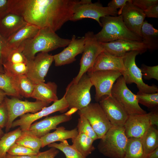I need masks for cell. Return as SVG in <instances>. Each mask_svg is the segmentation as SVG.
<instances>
[{"mask_svg":"<svg viewBox=\"0 0 158 158\" xmlns=\"http://www.w3.org/2000/svg\"><path fill=\"white\" fill-rule=\"evenodd\" d=\"M8 11L40 29L49 28L54 32L63 14L58 0H8Z\"/></svg>","mask_w":158,"mask_h":158,"instance_id":"6da1fadb","label":"cell"},{"mask_svg":"<svg viewBox=\"0 0 158 158\" xmlns=\"http://www.w3.org/2000/svg\"><path fill=\"white\" fill-rule=\"evenodd\" d=\"M71 39L61 37L49 28L40 29L33 38L28 40L19 47L28 60L33 59L36 54L40 52H46L59 48L67 46Z\"/></svg>","mask_w":158,"mask_h":158,"instance_id":"7a4b0ae2","label":"cell"},{"mask_svg":"<svg viewBox=\"0 0 158 158\" xmlns=\"http://www.w3.org/2000/svg\"><path fill=\"white\" fill-rule=\"evenodd\" d=\"M102 28L95 34L99 42H108L119 39L131 40L142 42L140 36L129 30L125 25L121 15L101 18Z\"/></svg>","mask_w":158,"mask_h":158,"instance_id":"3957f363","label":"cell"},{"mask_svg":"<svg viewBox=\"0 0 158 158\" xmlns=\"http://www.w3.org/2000/svg\"><path fill=\"white\" fill-rule=\"evenodd\" d=\"M128 140L123 127L112 126L100 139L97 149L100 153L109 158H123Z\"/></svg>","mask_w":158,"mask_h":158,"instance_id":"277c9868","label":"cell"},{"mask_svg":"<svg viewBox=\"0 0 158 158\" xmlns=\"http://www.w3.org/2000/svg\"><path fill=\"white\" fill-rule=\"evenodd\" d=\"M92 86L89 76L86 73L82 75L78 83H74L71 81L66 88L64 95L68 108L79 110L90 103V90Z\"/></svg>","mask_w":158,"mask_h":158,"instance_id":"5b68a950","label":"cell"},{"mask_svg":"<svg viewBox=\"0 0 158 158\" xmlns=\"http://www.w3.org/2000/svg\"><path fill=\"white\" fill-rule=\"evenodd\" d=\"M139 54L141 53L139 51H131L123 57L125 70L121 72L122 76L126 84H135L140 92L147 93L158 92L157 86L149 85L143 81L141 70L135 61L136 56Z\"/></svg>","mask_w":158,"mask_h":158,"instance_id":"8992f818","label":"cell"},{"mask_svg":"<svg viewBox=\"0 0 158 158\" xmlns=\"http://www.w3.org/2000/svg\"><path fill=\"white\" fill-rule=\"evenodd\" d=\"M111 95L128 115L147 113L139 106L136 95L128 89L122 76L113 85Z\"/></svg>","mask_w":158,"mask_h":158,"instance_id":"52a82bcc","label":"cell"},{"mask_svg":"<svg viewBox=\"0 0 158 158\" xmlns=\"http://www.w3.org/2000/svg\"><path fill=\"white\" fill-rule=\"evenodd\" d=\"M117 15V10L110 6L104 7L100 3H92L91 0H81L75 7L70 20L75 21L85 18H90L96 20L102 27L100 20L101 18Z\"/></svg>","mask_w":158,"mask_h":158,"instance_id":"ba28073f","label":"cell"},{"mask_svg":"<svg viewBox=\"0 0 158 158\" xmlns=\"http://www.w3.org/2000/svg\"><path fill=\"white\" fill-rule=\"evenodd\" d=\"M84 37V49L80 60V69L78 75L71 81L74 83L78 82L82 75L93 66L98 55L104 51L93 32H87Z\"/></svg>","mask_w":158,"mask_h":158,"instance_id":"9c48e42d","label":"cell"},{"mask_svg":"<svg viewBox=\"0 0 158 158\" xmlns=\"http://www.w3.org/2000/svg\"><path fill=\"white\" fill-rule=\"evenodd\" d=\"M4 101L8 111V120L5 130L8 132L11 128L13 122L17 117L29 112L36 113L47 107L48 103L38 100L35 102L23 101L19 98L6 97Z\"/></svg>","mask_w":158,"mask_h":158,"instance_id":"30bf717a","label":"cell"},{"mask_svg":"<svg viewBox=\"0 0 158 158\" xmlns=\"http://www.w3.org/2000/svg\"><path fill=\"white\" fill-rule=\"evenodd\" d=\"M91 82L95 88V99L99 102L106 95L111 96V90L115 82L122 76L120 72L112 71L87 72Z\"/></svg>","mask_w":158,"mask_h":158,"instance_id":"8fae6325","label":"cell"},{"mask_svg":"<svg viewBox=\"0 0 158 158\" xmlns=\"http://www.w3.org/2000/svg\"><path fill=\"white\" fill-rule=\"evenodd\" d=\"M78 114L87 119L99 139L103 137L112 126L98 102L90 103L85 107L78 110Z\"/></svg>","mask_w":158,"mask_h":158,"instance_id":"7c38bea8","label":"cell"},{"mask_svg":"<svg viewBox=\"0 0 158 158\" xmlns=\"http://www.w3.org/2000/svg\"><path fill=\"white\" fill-rule=\"evenodd\" d=\"M68 107L64 95L61 99L53 102L50 106L45 107L38 112L28 113L20 116L19 119L13 122L11 127L19 126L22 131L29 130L31 125L35 121L57 111L63 113L67 110Z\"/></svg>","mask_w":158,"mask_h":158,"instance_id":"4fadbf2b","label":"cell"},{"mask_svg":"<svg viewBox=\"0 0 158 158\" xmlns=\"http://www.w3.org/2000/svg\"><path fill=\"white\" fill-rule=\"evenodd\" d=\"M54 61L53 55L46 52H40L32 59L28 60L26 74L35 85L44 82V78Z\"/></svg>","mask_w":158,"mask_h":158,"instance_id":"5bb4252c","label":"cell"},{"mask_svg":"<svg viewBox=\"0 0 158 158\" xmlns=\"http://www.w3.org/2000/svg\"><path fill=\"white\" fill-rule=\"evenodd\" d=\"M120 15L126 27L141 37V28L146 17L144 11L134 5L132 0H129L118 11V15Z\"/></svg>","mask_w":158,"mask_h":158,"instance_id":"9a60e30c","label":"cell"},{"mask_svg":"<svg viewBox=\"0 0 158 158\" xmlns=\"http://www.w3.org/2000/svg\"><path fill=\"white\" fill-rule=\"evenodd\" d=\"M99 102L112 126H124L129 115L112 96H105Z\"/></svg>","mask_w":158,"mask_h":158,"instance_id":"2e32d148","label":"cell"},{"mask_svg":"<svg viewBox=\"0 0 158 158\" xmlns=\"http://www.w3.org/2000/svg\"><path fill=\"white\" fill-rule=\"evenodd\" d=\"M100 43L104 51L118 57H123L126 53L131 51H138L141 54L147 50L142 42L131 40L121 39Z\"/></svg>","mask_w":158,"mask_h":158,"instance_id":"e0dca14e","label":"cell"},{"mask_svg":"<svg viewBox=\"0 0 158 158\" xmlns=\"http://www.w3.org/2000/svg\"><path fill=\"white\" fill-rule=\"evenodd\" d=\"M84 47V36L77 37L75 35H73L67 47L61 52L53 55L55 65L60 66L73 63L76 60L77 55L83 53Z\"/></svg>","mask_w":158,"mask_h":158,"instance_id":"ac0fdd59","label":"cell"},{"mask_svg":"<svg viewBox=\"0 0 158 158\" xmlns=\"http://www.w3.org/2000/svg\"><path fill=\"white\" fill-rule=\"evenodd\" d=\"M151 126L149 112L129 115L123 127L128 138H141Z\"/></svg>","mask_w":158,"mask_h":158,"instance_id":"d6986e66","label":"cell"},{"mask_svg":"<svg viewBox=\"0 0 158 158\" xmlns=\"http://www.w3.org/2000/svg\"><path fill=\"white\" fill-rule=\"evenodd\" d=\"M72 115L66 113L59 115L47 117L43 120L32 124L29 130L35 135L41 137L49 133L52 130L56 129L61 123L67 122L72 118Z\"/></svg>","mask_w":158,"mask_h":158,"instance_id":"ffe728a7","label":"cell"},{"mask_svg":"<svg viewBox=\"0 0 158 158\" xmlns=\"http://www.w3.org/2000/svg\"><path fill=\"white\" fill-rule=\"evenodd\" d=\"M124 70L123 57L114 56L104 50L98 55L93 66L87 72L112 71L121 72Z\"/></svg>","mask_w":158,"mask_h":158,"instance_id":"44dd1931","label":"cell"},{"mask_svg":"<svg viewBox=\"0 0 158 158\" xmlns=\"http://www.w3.org/2000/svg\"><path fill=\"white\" fill-rule=\"evenodd\" d=\"M27 23L22 16L9 12L0 19V34L6 40Z\"/></svg>","mask_w":158,"mask_h":158,"instance_id":"7402d4cb","label":"cell"},{"mask_svg":"<svg viewBox=\"0 0 158 158\" xmlns=\"http://www.w3.org/2000/svg\"><path fill=\"white\" fill-rule=\"evenodd\" d=\"M57 88V85L54 82L39 83L35 85L31 97L49 104L58 100Z\"/></svg>","mask_w":158,"mask_h":158,"instance_id":"603a6c76","label":"cell"},{"mask_svg":"<svg viewBox=\"0 0 158 158\" xmlns=\"http://www.w3.org/2000/svg\"><path fill=\"white\" fill-rule=\"evenodd\" d=\"M40 29L35 25L28 23L6 40L8 48L10 50L18 48L24 41L34 37Z\"/></svg>","mask_w":158,"mask_h":158,"instance_id":"cb8c5ba5","label":"cell"},{"mask_svg":"<svg viewBox=\"0 0 158 158\" xmlns=\"http://www.w3.org/2000/svg\"><path fill=\"white\" fill-rule=\"evenodd\" d=\"M78 133L77 128L71 130H66L63 126L57 128L52 133H49L44 136L40 137L42 142V148L56 141L61 142L68 139H72Z\"/></svg>","mask_w":158,"mask_h":158,"instance_id":"d4e9b609","label":"cell"},{"mask_svg":"<svg viewBox=\"0 0 158 158\" xmlns=\"http://www.w3.org/2000/svg\"><path fill=\"white\" fill-rule=\"evenodd\" d=\"M142 42L147 49L154 50L158 48V30L153 25L144 20L141 30Z\"/></svg>","mask_w":158,"mask_h":158,"instance_id":"484cf974","label":"cell"},{"mask_svg":"<svg viewBox=\"0 0 158 158\" xmlns=\"http://www.w3.org/2000/svg\"><path fill=\"white\" fill-rule=\"evenodd\" d=\"M71 140L72 145L85 157L91 154L95 149L93 145L94 141L91 138L84 134L78 133Z\"/></svg>","mask_w":158,"mask_h":158,"instance_id":"4316f807","label":"cell"},{"mask_svg":"<svg viewBox=\"0 0 158 158\" xmlns=\"http://www.w3.org/2000/svg\"><path fill=\"white\" fill-rule=\"evenodd\" d=\"M17 78L9 76L5 73H0V89L6 95L20 99L22 97L18 88Z\"/></svg>","mask_w":158,"mask_h":158,"instance_id":"83f0119b","label":"cell"},{"mask_svg":"<svg viewBox=\"0 0 158 158\" xmlns=\"http://www.w3.org/2000/svg\"><path fill=\"white\" fill-rule=\"evenodd\" d=\"M15 143L31 149L37 153L40 152L42 145L40 138L35 135L29 130L22 131Z\"/></svg>","mask_w":158,"mask_h":158,"instance_id":"f1b7e54d","label":"cell"},{"mask_svg":"<svg viewBox=\"0 0 158 158\" xmlns=\"http://www.w3.org/2000/svg\"><path fill=\"white\" fill-rule=\"evenodd\" d=\"M145 157L158 147V130L151 126L141 138Z\"/></svg>","mask_w":158,"mask_h":158,"instance_id":"f546056e","label":"cell"},{"mask_svg":"<svg viewBox=\"0 0 158 158\" xmlns=\"http://www.w3.org/2000/svg\"><path fill=\"white\" fill-rule=\"evenodd\" d=\"M123 158H145L144 154L141 138H128Z\"/></svg>","mask_w":158,"mask_h":158,"instance_id":"4dcf8cb0","label":"cell"},{"mask_svg":"<svg viewBox=\"0 0 158 158\" xmlns=\"http://www.w3.org/2000/svg\"><path fill=\"white\" fill-rule=\"evenodd\" d=\"M22 131L20 127L4 133L0 139V158H5L7 151L20 135Z\"/></svg>","mask_w":158,"mask_h":158,"instance_id":"1f68e13d","label":"cell"},{"mask_svg":"<svg viewBox=\"0 0 158 158\" xmlns=\"http://www.w3.org/2000/svg\"><path fill=\"white\" fill-rule=\"evenodd\" d=\"M49 147H54L63 152L66 158H86L83 156L72 145L69 144L65 140L59 143L54 142L48 145Z\"/></svg>","mask_w":158,"mask_h":158,"instance_id":"d6a6232c","label":"cell"},{"mask_svg":"<svg viewBox=\"0 0 158 158\" xmlns=\"http://www.w3.org/2000/svg\"><path fill=\"white\" fill-rule=\"evenodd\" d=\"M18 87L21 96L25 98L31 97L35 85L26 75L19 76L17 78Z\"/></svg>","mask_w":158,"mask_h":158,"instance_id":"836d02e7","label":"cell"},{"mask_svg":"<svg viewBox=\"0 0 158 158\" xmlns=\"http://www.w3.org/2000/svg\"><path fill=\"white\" fill-rule=\"evenodd\" d=\"M136 95L138 103L149 108L158 107V92L147 93L138 91Z\"/></svg>","mask_w":158,"mask_h":158,"instance_id":"e575fe53","label":"cell"},{"mask_svg":"<svg viewBox=\"0 0 158 158\" xmlns=\"http://www.w3.org/2000/svg\"><path fill=\"white\" fill-rule=\"evenodd\" d=\"M79 115L80 117L77 126L78 133L87 135L94 141L98 139L97 135L87 119L82 115Z\"/></svg>","mask_w":158,"mask_h":158,"instance_id":"d590c367","label":"cell"},{"mask_svg":"<svg viewBox=\"0 0 158 158\" xmlns=\"http://www.w3.org/2000/svg\"><path fill=\"white\" fill-rule=\"evenodd\" d=\"M7 153L13 155H36L37 153L31 149L15 142L11 147Z\"/></svg>","mask_w":158,"mask_h":158,"instance_id":"8d00e7d4","label":"cell"},{"mask_svg":"<svg viewBox=\"0 0 158 158\" xmlns=\"http://www.w3.org/2000/svg\"><path fill=\"white\" fill-rule=\"evenodd\" d=\"M142 78L146 80L154 79L158 81V65L149 66L144 64L141 65L140 68Z\"/></svg>","mask_w":158,"mask_h":158,"instance_id":"74e56055","label":"cell"},{"mask_svg":"<svg viewBox=\"0 0 158 158\" xmlns=\"http://www.w3.org/2000/svg\"><path fill=\"white\" fill-rule=\"evenodd\" d=\"M8 120V114L6 103L4 101L0 104V128L6 127Z\"/></svg>","mask_w":158,"mask_h":158,"instance_id":"f35d334b","label":"cell"},{"mask_svg":"<svg viewBox=\"0 0 158 158\" xmlns=\"http://www.w3.org/2000/svg\"><path fill=\"white\" fill-rule=\"evenodd\" d=\"M133 4L140 9L145 11L151 6L158 4V0H133Z\"/></svg>","mask_w":158,"mask_h":158,"instance_id":"ab89813d","label":"cell"},{"mask_svg":"<svg viewBox=\"0 0 158 158\" xmlns=\"http://www.w3.org/2000/svg\"><path fill=\"white\" fill-rule=\"evenodd\" d=\"M59 151L54 147H50L48 150L42 152H39L36 158H54L58 154Z\"/></svg>","mask_w":158,"mask_h":158,"instance_id":"60d3db41","label":"cell"},{"mask_svg":"<svg viewBox=\"0 0 158 158\" xmlns=\"http://www.w3.org/2000/svg\"><path fill=\"white\" fill-rule=\"evenodd\" d=\"M146 17L158 18V4L154 5L144 11Z\"/></svg>","mask_w":158,"mask_h":158,"instance_id":"b9f144b4","label":"cell"},{"mask_svg":"<svg viewBox=\"0 0 158 158\" xmlns=\"http://www.w3.org/2000/svg\"><path fill=\"white\" fill-rule=\"evenodd\" d=\"M129 0H112L108 4L107 6H110L114 9L117 10L118 8L121 9L126 5Z\"/></svg>","mask_w":158,"mask_h":158,"instance_id":"7bdbcfd3","label":"cell"},{"mask_svg":"<svg viewBox=\"0 0 158 158\" xmlns=\"http://www.w3.org/2000/svg\"><path fill=\"white\" fill-rule=\"evenodd\" d=\"M8 0H0V19L8 13Z\"/></svg>","mask_w":158,"mask_h":158,"instance_id":"ee69618b","label":"cell"},{"mask_svg":"<svg viewBox=\"0 0 158 158\" xmlns=\"http://www.w3.org/2000/svg\"><path fill=\"white\" fill-rule=\"evenodd\" d=\"M8 49L6 44V40L0 34V61H1L2 56Z\"/></svg>","mask_w":158,"mask_h":158,"instance_id":"f6af8a7d","label":"cell"},{"mask_svg":"<svg viewBox=\"0 0 158 158\" xmlns=\"http://www.w3.org/2000/svg\"><path fill=\"white\" fill-rule=\"evenodd\" d=\"M150 120L152 126H158V113L157 111L150 112Z\"/></svg>","mask_w":158,"mask_h":158,"instance_id":"bcb514c9","label":"cell"},{"mask_svg":"<svg viewBox=\"0 0 158 158\" xmlns=\"http://www.w3.org/2000/svg\"><path fill=\"white\" fill-rule=\"evenodd\" d=\"M37 155H13L7 153L5 158H36Z\"/></svg>","mask_w":158,"mask_h":158,"instance_id":"7dc6e473","label":"cell"},{"mask_svg":"<svg viewBox=\"0 0 158 158\" xmlns=\"http://www.w3.org/2000/svg\"><path fill=\"white\" fill-rule=\"evenodd\" d=\"M145 158H158V147L147 154Z\"/></svg>","mask_w":158,"mask_h":158,"instance_id":"c3c4849f","label":"cell"},{"mask_svg":"<svg viewBox=\"0 0 158 158\" xmlns=\"http://www.w3.org/2000/svg\"><path fill=\"white\" fill-rule=\"evenodd\" d=\"M6 95L5 92L0 89V104L4 101Z\"/></svg>","mask_w":158,"mask_h":158,"instance_id":"681fc988","label":"cell"},{"mask_svg":"<svg viewBox=\"0 0 158 158\" xmlns=\"http://www.w3.org/2000/svg\"><path fill=\"white\" fill-rule=\"evenodd\" d=\"M4 73L1 61H0V73Z\"/></svg>","mask_w":158,"mask_h":158,"instance_id":"f907efd6","label":"cell"},{"mask_svg":"<svg viewBox=\"0 0 158 158\" xmlns=\"http://www.w3.org/2000/svg\"><path fill=\"white\" fill-rule=\"evenodd\" d=\"M4 132L2 130V129L0 128V139L2 136L4 135Z\"/></svg>","mask_w":158,"mask_h":158,"instance_id":"816d5d0a","label":"cell"}]
</instances>
